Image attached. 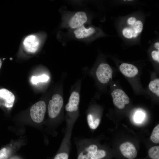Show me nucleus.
Segmentation results:
<instances>
[{"mask_svg":"<svg viewBox=\"0 0 159 159\" xmlns=\"http://www.w3.org/2000/svg\"><path fill=\"white\" fill-rule=\"evenodd\" d=\"M44 36L41 32L29 34L24 37L19 46L20 50L28 54H34L42 46Z\"/></svg>","mask_w":159,"mask_h":159,"instance_id":"obj_1","label":"nucleus"},{"mask_svg":"<svg viewBox=\"0 0 159 159\" xmlns=\"http://www.w3.org/2000/svg\"><path fill=\"white\" fill-rule=\"evenodd\" d=\"M48 105V115L52 118L57 117L60 113L63 104L62 96L59 94L54 95Z\"/></svg>","mask_w":159,"mask_h":159,"instance_id":"obj_2","label":"nucleus"},{"mask_svg":"<svg viewBox=\"0 0 159 159\" xmlns=\"http://www.w3.org/2000/svg\"><path fill=\"white\" fill-rule=\"evenodd\" d=\"M143 24L141 20H137L133 24L125 26L122 30L123 37L127 39H133L138 37L142 32Z\"/></svg>","mask_w":159,"mask_h":159,"instance_id":"obj_3","label":"nucleus"},{"mask_svg":"<svg viewBox=\"0 0 159 159\" xmlns=\"http://www.w3.org/2000/svg\"><path fill=\"white\" fill-rule=\"evenodd\" d=\"M46 111V105L43 101L34 104L30 109V115L33 120L37 123L43 120Z\"/></svg>","mask_w":159,"mask_h":159,"instance_id":"obj_4","label":"nucleus"},{"mask_svg":"<svg viewBox=\"0 0 159 159\" xmlns=\"http://www.w3.org/2000/svg\"><path fill=\"white\" fill-rule=\"evenodd\" d=\"M113 98V102L118 108L123 109L125 105L130 102L129 98L126 94L121 89H117L113 91L111 93Z\"/></svg>","mask_w":159,"mask_h":159,"instance_id":"obj_5","label":"nucleus"},{"mask_svg":"<svg viewBox=\"0 0 159 159\" xmlns=\"http://www.w3.org/2000/svg\"><path fill=\"white\" fill-rule=\"evenodd\" d=\"M112 70L108 64L102 63L98 67L96 71L97 77L101 83L105 84L108 82L112 76Z\"/></svg>","mask_w":159,"mask_h":159,"instance_id":"obj_6","label":"nucleus"},{"mask_svg":"<svg viewBox=\"0 0 159 159\" xmlns=\"http://www.w3.org/2000/svg\"><path fill=\"white\" fill-rule=\"evenodd\" d=\"M120 150L122 156L126 159H134L137 156V151L134 145L129 142L122 143L120 146Z\"/></svg>","mask_w":159,"mask_h":159,"instance_id":"obj_7","label":"nucleus"},{"mask_svg":"<svg viewBox=\"0 0 159 159\" xmlns=\"http://www.w3.org/2000/svg\"><path fill=\"white\" fill-rule=\"evenodd\" d=\"M87 20L86 13L84 11H79L76 12L70 19L69 25L71 28L75 29L84 25Z\"/></svg>","mask_w":159,"mask_h":159,"instance_id":"obj_8","label":"nucleus"},{"mask_svg":"<svg viewBox=\"0 0 159 159\" xmlns=\"http://www.w3.org/2000/svg\"><path fill=\"white\" fill-rule=\"evenodd\" d=\"M80 98V95L78 92L75 91L73 92L69 97L68 102L65 106L66 111L70 112L76 111L78 108Z\"/></svg>","mask_w":159,"mask_h":159,"instance_id":"obj_9","label":"nucleus"},{"mask_svg":"<svg viewBox=\"0 0 159 159\" xmlns=\"http://www.w3.org/2000/svg\"><path fill=\"white\" fill-rule=\"evenodd\" d=\"M0 99L4 101V106L7 108H11L13 105L15 97L14 94L8 90L0 89Z\"/></svg>","mask_w":159,"mask_h":159,"instance_id":"obj_10","label":"nucleus"},{"mask_svg":"<svg viewBox=\"0 0 159 159\" xmlns=\"http://www.w3.org/2000/svg\"><path fill=\"white\" fill-rule=\"evenodd\" d=\"M98 149L97 145L94 144L87 146L79 153L77 159H90Z\"/></svg>","mask_w":159,"mask_h":159,"instance_id":"obj_11","label":"nucleus"},{"mask_svg":"<svg viewBox=\"0 0 159 159\" xmlns=\"http://www.w3.org/2000/svg\"><path fill=\"white\" fill-rule=\"evenodd\" d=\"M120 69L122 74L128 77H133L138 73V69L134 65L127 63H122L120 66Z\"/></svg>","mask_w":159,"mask_h":159,"instance_id":"obj_12","label":"nucleus"},{"mask_svg":"<svg viewBox=\"0 0 159 159\" xmlns=\"http://www.w3.org/2000/svg\"><path fill=\"white\" fill-rule=\"evenodd\" d=\"M95 32V29L90 27H85L84 25L75 29L74 33L75 37L78 39H83L87 38L92 34Z\"/></svg>","mask_w":159,"mask_h":159,"instance_id":"obj_13","label":"nucleus"},{"mask_svg":"<svg viewBox=\"0 0 159 159\" xmlns=\"http://www.w3.org/2000/svg\"><path fill=\"white\" fill-rule=\"evenodd\" d=\"M87 121L89 126L91 129H95L99 126L100 120L98 118L95 119L92 115L89 114L87 116Z\"/></svg>","mask_w":159,"mask_h":159,"instance_id":"obj_14","label":"nucleus"},{"mask_svg":"<svg viewBox=\"0 0 159 159\" xmlns=\"http://www.w3.org/2000/svg\"><path fill=\"white\" fill-rule=\"evenodd\" d=\"M149 157L150 159H159V146H153L148 151Z\"/></svg>","mask_w":159,"mask_h":159,"instance_id":"obj_15","label":"nucleus"},{"mask_svg":"<svg viewBox=\"0 0 159 159\" xmlns=\"http://www.w3.org/2000/svg\"><path fill=\"white\" fill-rule=\"evenodd\" d=\"M149 87L150 90L155 94L157 96H159V80L157 79L150 82L149 85Z\"/></svg>","mask_w":159,"mask_h":159,"instance_id":"obj_16","label":"nucleus"},{"mask_svg":"<svg viewBox=\"0 0 159 159\" xmlns=\"http://www.w3.org/2000/svg\"><path fill=\"white\" fill-rule=\"evenodd\" d=\"M150 140L156 144L159 143V125H158L153 129L150 136Z\"/></svg>","mask_w":159,"mask_h":159,"instance_id":"obj_17","label":"nucleus"},{"mask_svg":"<svg viewBox=\"0 0 159 159\" xmlns=\"http://www.w3.org/2000/svg\"><path fill=\"white\" fill-rule=\"evenodd\" d=\"M107 156V151L102 149H98L90 159H105Z\"/></svg>","mask_w":159,"mask_h":159,"instance_id":"obj_18","label":"nucleus"},{"mask_svg":"<svg viewBox=\"0 0 159 159\" xmlns=\"http://www.w3.org/2000/svg\"><path fill=\"white\" fill-rule=\"evenodd\" d=\"M49 79V77L46 74H43L37 77L32 76L31 78V82L33 84H36L39 82H46Z\"/></svg>","mask_w":159,"mask_h":159,"instance_id":"obj_19","label":"nucleus"},{"mask_svg":"<svg viewBox=\"0 0 159 159\" xmlns=\"http://www.w3.org/2000/svg\"><path fill=\"white\" fill-rule=\"evenodd\" d=\"M8 151L5 148H4L0 150V159H7L9 156Z\"/></svg>","mask_w":159,"mask_h":159,"instance_id":"obj_20","label":"nucleus"},{"mask_svg":"<svg viewBox=\"0 0 159 159\" xmlns=\"http://www.w3.org/2000/svg\"><path fill=\"white\" fill-rule=\"evenodd\" d=\"M69 155L65 152L60 153L55 156L54 159H68Z\"/></svg>","mask_w":159,"mask_h":159,"instance_id":"obj_21","label":"nucleus"},{"mask_svg":"<svg viewBox=\"0 0 159 159\" xmlns=\"http://www.w3.org/2000/svg\"><path fill=\"white\" fill-rule=\"evenodd\" d=\"M144 114L142 112L138 111L137 112L135 116V120L137 122H140L142 121L144 118Z\"/></svg>","mask_w":159,"mask_h":159,"instance_id":"obj_22","label":"nucleus"},{"mask_svg":"<svg viewBox=\"0 0 159 159\" xmlns=\"http://www.w3.org/2000/svg\"><path fill=\"white\" fill-rule=\"evenodd\" d=\"M153 59L159 63V51L153 50L151 53Z\"/></svg>","mask_w":159,"mask_h":159,"instance_id":"obj_23","label":"nucleus"},{"mask_svg":"<svg viewBox=\"0 0 159 159\" xmlns=\"http://www.w3.org/2000/svg\"><path fill=\"white\" fill-rule=\"evenodd\" d=\"M137 20L136 18L134 16H130L126 20L127 25L129 26L134 24Z\"/></svg>","mask_w":159,"mask_h":159,"instance_id":"obj_24","label":"nucleus"},{"mask_svg":"<svg viewBox=\"0 0 159 159\" xmlns=\"http://www.w3.org/2000/svg\"><path fill=\"white\" fill-rule=\"evenodd\" d=\"M154 46L158 51L159 50V42H158L155 43L154 44Z\"/></svg>","mask_w":159,"mask_h":159,"instance_id":"obj_25","label":"nucleus"},{"mask_svg":"<svg viewBox=\"0 0 159 159\" xmlns=\"http://www.w3.org/2000/svg\"><path fill=\"white\" fill-rule=\"evenodd\" d=\"M2 65V61L0 59V70Z\"/></svg>","mask_w":159,"mask_h":159,"instance_id":"obj_26","label":"nucleus"}]
</instances>
